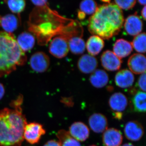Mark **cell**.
Listing matches in <instances>:
<instances>
[{
  "mask_svg": "<svg viewBox=\"0 0 146 146\" xmlns=\"http://www.w3.org/2000/svg\"><path fill=\"white\" fill-rule=\"evenodd\" d=\"M23 98L20 96L11 104L13 108L0 110V146H21L27 123L21 105Z\"/></svg>",
  "mask_w": 146,
  "mask_h": 146,
  "instance_id": "obj_1",
  "label": "cell"
},
{
  "mask_svg": "<svg viewBox=\"0 0 146 146\" xmlns=\"http://www.w3.org/2000/svg\"><path fill=\"white\" fill-rule=\"evenodd\" d=\"M124 21L121 9L115 3H106L98 7L89 18L88 29L93 35L109 39L119 33Z\"/></svg>",
  "mask_w": 146,
  "mask_h": 146,
  "instance_id": "obj_2",
  "label": "cell"
},
{
  "mask_svg": "<svg viewBox=\"0 0 146 146\" xmlns=\"http://www.w3.org/2000/svg\"><path fill=\"white\" fill-rule=\"evenodd\" d=\"M27 60L12 33L0 31V77L8 75Z\"/></svg>",
  "mask_w": 146,
  "mask_h": 146,
  "instance_id": "obj_3",
  "label": "cell"
},
{
  "mask_svg": "<svg viewBox=\"0 0 146 146\" xmlns=\"http://www.w3.org/2000/svg\"><path fill=\"white\" fill-rule=\"evenodd\" d=\"M68 39V37L62 35L54 37L49 46L50 53L58 58L66 56L69 51Z\"/></svg>",
  "mask_w": 146,
  "mask_h": 146,
  "instance_id": "obj_4",
  "label": "cell"
},
{
  "mask_svg": "<svg viewBox=\"0 0 146 146\" xmlns=\"http://www.w3.org/2000/svg\"><path fill=\"white\" fill-rule=\"evenodd\" d=\"M46 133V130L42 125L39 123H31L27 124L24 129V139L29 143H37L41 137Z\"/></svg>",
  "mask_w": 146,
  "mask_h": 146,
  "instance_id": "obj_5",
  "label": "cell"
},
{
  "mask_svg": "<svg viewBox=\"0 0 146 146\" xmlns=\"http://www.w3.org/2000/svg\"><path fill=\"white\" fill-rule=\"evenodd\" d=\"M30 65L32 69L36 72H44L49 67V57L44 52H37L32 55Z\"/></svg>",
  "mask_w": 146,
  "mask_h": 146,
  "instance_id": "obj_6",
  "label": "cell"
},
{
  "mask_svg": "<svg viewBox=\"0 0 146 146\" xmlns=\"http://www.w3.org/2000/svg\"><path fill=\"white\" fill-rule=\"evenodd\" d=\"M124 132L128 140L136 142L140 141L143 136L144 128L138 121H129L126 124Z\"/></svg>",
  "mask_w": 146,
  "mask_h": 146,
  "instance_id": "obj_7",
  "label": "cell"
},
{
  "mask_svg": "<svg viewBox=\"0 0 146 146\" xmlns=\"http://www.w3.org/2000/svg\"><path fill=\"white\" fill-rule=\"evenodd\" d=\"M101 61L104 68L109 71L118 70L121 65V59L110 50L106 51L102 54Z\"/></svg>",
  "mask_w": 146,
  "mask_h": 146,
  "instance_id": "obj_8",
  "label": "cell"
},
{
  "mask_svg": "<svg viewBox=\"0 0 146 146\" xmlns=\"http://www.w3.org/2000/svg\"><path fill=\"white\" fill-rule=\"evenodd\" d=\"M69 132L73 138L79 142L86 141L90 134L89 127L82 122L73 123L69 128Z\"/></svg>",
  "mask_w": 146,
  "mask_h": 146,
  "instance_id": "obj_9",
  "label": "cell"
},
{
  "mask_svg": "<svg viewBox=\"0 0 146 146\" xmlns=\"http://www.w3.org/2000/svg\"><path fill=\"white\" fill-rule=\"evenodd\" d=\"M128 66L131 72L134 74H140L145 73V56L141 54H134L128 60Z\"/></svg>",
  "mask_w": 146,
  "mask_h": 146,
  "instance_id": "obj_10",
  "label": "cell"
},
{
  "mask_svg": "<svg viewBox=\"0 0 146 146\" xmlns=\"http://www.w3.org/2000/svg\"><path fill=\"white\" fill-rule=\"evenodd\" d=\"M124 26L128 34L131 36H136L142 31L143 23L141 18L135 14L130 15L126 19Z\"/></svg>",
  "mask_w": 146,
  "mask_h": 146,
  "instance_id": "obj_11",
  "label": "cell"
},
{
  "mask_svg": "<svg viewBox=\"0 0 146 146\" xmlns=\"http://www.w3.org/2000/svg\"><path fill=\"white\" fill-rule=\"evenodd\" d=\"M102 141L105 146H120L123 142V136L117 129L110 128L104 132Z\"/></svg>",
  "mask_w": 146,
  "mask_h": 146,
  "instance_id": "obj_12",
  "label": "cell"
},
{
  "mask_svg": "<svg viewBox=\"0 0 146 146\" xmlns=\"http://www.w3.org/2000/svg\"><path fill=\"white\" fill-rule=\"evenodd\" d=\"M89 124L91 130L96 133H101L107 129V118L101 113H94L89 117Z\"/></svg>",
  "mask_w": 146,
  "mask_h": 146,
  "instance_id": "obj_13",
  "label": "cell"
},
{
  "mask_svg": "<svg viewBox=\"0 0 146 146\" xmlns=\"http://www.w3.org/2000/svg\"><path fill=\"white\" fill-rule=\"evenodd\" d=\"M98 62L96 58L91 55H83L78 63L79 70L84 74L92 73L96 70Z\"/></svg>",
  "mask_w": 146,
  "mask_h": 146,
  "instance_id": "obj_14",
  "label": "cell"
},
{
  "mask_svg": "<svg viewBox=\"0 0 146 146\" xmlns=\"http://www.w3.org/2000/svg\"><path fill=\"white\" fill-rule=\"evenodd\" d=\"M134 76L130 71L124 69L118 72L115 77L116 85L120 88H129L133 85Z\"/></svg>",
  "mask_w": 146,
  "mask_h": 146,
  "instance_id": "obj_15",
  "label": "cell"
},
{
  "mask_svg": "<svg viewBox=\"0 0 146 146\" xmlns=\"http://www.w3.org/2000/svg\"><path fill=\"white\" fill-rule=\"evenodd\" d=\"M109 106L113 111L121 112L127 107L128 100L125 95L122 93H115L110 97L108 101Z\"/></svg>",
  "mask_w": 146,
  "mask_h": 146,
  "instance_id": "obj_16",
  "label": "cell"
},
{
  "mask_svg": "<svg viewBox=\"0 0 146 146\" xmlns=\"http://www.w3.org/2000/svg\"><path fill=\"white\" fill-rule=\"evenodd\" d=\"M132 50L131 43L123 39L117 40L113 46V53L120 59L129 55Z\"/></svg>",
  "mask_w": 146,
  "mask_h": 146,
  "instance_id": "obj_17",
  "label": "cell"
},
{
  "mask_svg": "<svg viewBox=\"0 0 146 146\" xmlns=\"http://www.w3.org/2000/svg\"><path fill=\"white\" fill-rule=\"evenodd\" d=\"M19 25L18 18L15 15L8 14L5 16L0 15V27L4 31L12 33L18 28Z\"/></svg>",
  "mask_w": 146,
  "mask_h": 146,
  "instance_id": "obj_18",
  "label": "cell"
},
{
  "mask_svg": "<svg viewBox=\"0 0 146 146\" xmlns=\"http://www.w3.org/2000/svg\"><path fill=\"white\" fill-rule=\"evenodd\" d=\"M104 46L103 39L97 35L90 36L86 44V48L91 55H97L100 53Z\"/></svg>",
  "mask_w": 146,
  "mask_h": 146,
  "instance_id": "obj_19",
  "label": "cell"
},
{
  "mask_svg": "<svg viewBox=\"0 0 146 146\" xmlns=\"http://www.w3.org/2000/svg\"><path fill=\"white\" fill-rule=\"evenodd\" d=\"M89 80L94 87L102 88L107 85L109 81V77L105 71L98 69L92 73Z\"/></svg>",
  "mask_w": 146,
  "mask_h": 146,
  "instance_id": "obj_20",
  "label": "cell"
},
{
  "mask_svg": "<svg viewBox=\"0 0 146 146\" xmlns=\"http://www.w3.org/2000/svg\"><path fill=\"white\" fill-rule=\"evenodd\" d=\"M16 41L21 49L25 52L30 50L34 46L35 38L31 33L23 32L19 35Z\"/></svg>",
  "mask_w": 146,
  "mask_h": 146,
  "instance_id": "obj_21",
  "label": "cell"
},
{
  "mask_svg": "<svg viewBox=\"0 0 146 146\" xmlns=\"http://www.w3.org/2000/svg\"><path fill=\"white\" fill-rule=\"evenodd\" d=\"M69 50L74 54L83 53L86 48V44L81 36H74L68 39Z\"/></svg>",
  "mask_w": 146,
  "mask_h": 146,
  "instance_id": "obj_22",
  "label": "cell"
},
{
  "mask_svg": "<svg viewBox=\"0 0 146 146\" xmlns=\"http://www.w3.org/2000/svg\"><path fill=\"white\" fill-rule=\"evenodd\" d=\"M56 136L61 146H81L80 142L73 138L67 131L63 129L58 131Z\"/></svg>",
  "mask_w": 146,
  "mask_h": 146,
  "instance_id": "obj_23",
  "label": "cell"
},
{
  "mask_svg": "<svg viewBox=\"0 0 146 146\" xmlns=\"http://www.w3.org/2000/svg\"><path fill=\"white\" fill-rule=\"evenodd\" d=\"M146 93L143 91H139L133 97L132 102L133 107L136 111L144 112L146 111Z\"/></svg>",
  "mask_w": 146,
  "mask_h": 146,
  "instance_id": "obj_24",
  "label": "cell"
},
{
  "mask_svg": "<svg viewBox=\"0 0 146 146\" xmlns=\"http://www.w3.org/2000/svg\"><path fill=\"white\" fill-rule=\"evenodd\" d=\"M146 35L145 33L136 35L131 43L132 47L136 51L141 53L146 52Z\"/></svg>",
  "mask_w": 146,
  "mask_h": 146,
  "instance_id": "obj_25",
  "label": "cell"
},
{
  "mask_svg": "<svg viewBox=\"0 0 146 146\" xmlns=\"http://www.w3.org/2000/svg\"><path fill=\"white\" fill-rule=\"evenodd\" d=\"M5 2L12 13L18 14H20L25 9L26 4L24 0H9Z\"/></svg>",
  "mask_w": 146,
  "mask_h": 146,
  "instance_id": "obj_26",
  "label": "cell"
},
{
  "mask_svg": "<svg viewBox=\"0 0 146 146\" xmlns=\"http://www.w3.org/2000/svg\"><path fill=\"white\" fill-rule=\"evenodd\" d=\"M80 11L87 15H93L98 8L97 3L93 0H84L80 5Z\"/></svg>",
  "mask_w": 146,
  "mask_h": 146,
  "instance_id": "obj_27",
  "label": "cell"
},
{
  "mask_svg": "<svg viewBox=\"0 0 146 146\" xmlns=\"http://www.w3.org/2000/svg\"><path fill=\"white\" fill-rule=\"evenodd\" d=\"M115 4L120 9L124 10H129L133 8L136 3L135 0H129V1H115Z\"/></svg>",
  "mask_w": 146,
  "mask_h": 146,
  "instance_id": "obj_28",
  "label": "cell"
},
{
  "mask_svg": "<svg viewBox=\"0 0 146 146\" xmlns=\"http://www.w3.org/2000/svg\"><path fill=\"white\" fill-rule=\"evenodd\" d=\"M138 85L139 88L145 92L146 91V72L141 74L138 81Z\"/></svg>",
  "mask_w": 146,
  "mask_h": 146,
  "instance_id": "obj_29",
  "label": "cell"
},
{
  "mask_svg": "<svg viewBox=\"0 0 146 146\" xmlns=\"http://www.w3.org/2000/svg\"><path fill=\"white\" fill-rule=\"evenodd\" d=\"M31 1L36 7H43L48 5L47 1Z\"/></svg>",
  "mask_w": 146,
  "mask_h": 146,
  "instance_id": "obj_30",
  "label": "cell"
},
{
  "mask_svg": "<svg viewBox=\"0 0 146 146\" xmlns=\"http://www.w3.org/2000/svg\"><path fill=\"white\" fill-rule=\"evenodd\" d=\"M61 101L63 103L68 106H72L74 104L72 99L71 98H63Z\"/></svg>",
  "mask_w": 146,
  "mask_h": 146,
  "instance_id": "obj_31",
  "label": "cell"
},
{
  "mask_svg": "<svg viewBox=\"0 0 146 146\" xmlns=\"http://www.w3.org/2000/svg\"><path fill=\"white\" fill-rule=\"evenodd\" d=\"M44 146H61L59 142L54 140H50L48 141Z\"/></svg>",
  "mask_w": 146,
  "mask_h": 146,
  "instance_id": "obj_32",
  "label": "cell"
},
{
  "mask_svg": "<svg viewBox=\"0 0 146 146\" xmlns=\"http://www.w3.org/2000/svg\"><path fill=\"white\" fill-rule=\"evenodd\" d=\"M5 90L2 84L0 83V100L1 99L4 95Z\"/></svg>",
  "mask_w": 146,
  "mask_h": 146,
  "instance_id": "obj_33",
  "label": "cell"
},
{
  "mask_svg": "<svg viewBox=\"0 0 146 146\" xmlns=\"http://www.w3.org/2000/svg\"><path fill=\"white\" fill-rule=\"evenodd\" d=\"M146 6H145L143 9H142V11H141V14L142 16H143V18H144V20H146Z\"/></svg>",
  "mask_w": 146,
  "mask_h": 146,
  "instance_id": "obj_34",
  "label": "cell"
},
{
  "mask_svg": "<svg viewBox=\"0 0 146 146\" xmlns=\"http://www.w3.org/2000/svg\"><path fill=\"white\" fill-rule=\"evenodd\" d=\"M85 16V14L83 13V12H82L80 11L78 13V18L80 19H83L84 18Z\"/></svg>",
  "mask_w": 146,
  "mask_h": 146,
  "instance_id": "obj_35",
  "label": "cell"
},
{
  "mask_svg": "<svg viewBox=\"0 0 146 146\" xmlns=\"http://www.w3.org/2000/svg\"><path fill=\"white\" fill-rule=\"evenodd\" d=\"M138 3L141 4L142 5H144L145 6L146 1L145 0H143V1H138Z\"/></svg>",
  "mask_w": 146,
  "mask_h": 146,
  "instance_id": "obj_36",
  "label": "cell"
},
{
  "mask_svg": "<svg viewBox=\"0 0 146 146\" xmlns=\"http://www.w3.org/2000/svg\"><path fill=\"white\" fill-rule=\"evenodd\" d=\"M121 146H135L133 144L131 143H125L123 145Z\"/></svg>",
  "mask_w": 146,
  "mask_h": 146,
  "instance_id": "obj_37",
  "label": "cell"
},
{
  "mask_svg": "<svg viewBox=\"0 0 146 146\" xmlns=\"http://www.w3.org/2000/svg\"><path fill=\"white\" fill-rule=\"evenodd\" d=\"M89 146H98L96 145H91Z\"/></svg>",
  "mask_w": 146,
  "mask_h": 146,
  "instance_id": "obj_38",
  "label": "cell"
}]
</instances>
